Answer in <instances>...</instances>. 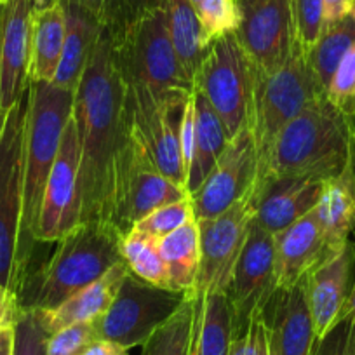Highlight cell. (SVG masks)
<instances>
[{
	"mask_svg": "<svg viewBox=\"0 0 355 355\" xmlns=\"http://www.w3.org/2000/svg\"><path fill=\"white\" fill-rule=\"evenodd\" d=\"M96 338L93 322L75 324L56 331L47 341V355H82Z\"/></svg>",
	"mask_w": 355,
	"mask_h": 355,
	"instance_id": "cell-38",
	"label": "cell"
},
{
	"mask_svg": "<svg viewBox=\"0 0 355 355\" xmlns=\"http://www.w3.org/2000/svg\"><path fill=\"white\" fill-rule=\"evenodd\" d=\"M32 0H11L2 4L0 33V117L6 115L28 91L30 46H32Z\"/></svg>",
	"mask_w": 355,
	"mask_h": 355,
	"instance_id": "cell-17",
	"label": "cell"
},
{
	"mask_svg": "<svg viewBox=\"0 0 355 355\" xmlns=\"http://www.w3.org/2000/svg\"><path fill=\"white\" fill-rule=\"evenodd\" d=\"M115 51L125 84L145 89L155 100H187L193 80L174 53L166 6L115 33Z\"/></svg>",
	"mask_w": 355,
	"mask_h": 355,
	"instance_id": "cell-6",
	"label": "cell"
},
{
	"mask_svg": "<svg viewBox=\"0 0 355 355\" xmlns=\"http://www.w3.org/2000/svg\"><path fill=\"white\" fill-rule=\"evenodd\" d=\"M354 265L355 242L350 241L336 254L322 259L303 279L317 340L326 336L343 317Z\"/></svg>",
	"mask_w": 355,
	"mask_h": 355,
	"instance_id": "cell-19",
	"label": "cell"
},
{
	"mask_svg": "<svg viewBox=\"0 0 355 355\" xmlns=\"http://www.w3.org/2000/svg\"><path fill=\"white\" fill-rule=\"evenodd\" d=\"M256 73L252 61L235 33L214 40L206 51L202 64L193 77L207 103L221 119L228 138L251 128Z\"/></svg>",
	"mask_w": 355,
	"mask_h": 355,
	"instance_id": "cell-7",
	"label": "cell"
},
{
	"mask_svg": "<svg viewBox=\"0 0 355 355\" xmlns=\"http://www.w3.org/2000/svg\"><path fill=\"white\" fill-rule=\"evenodd\" d=\"M315 209L327 254H336L355 232V157L343 173L324 182Z\"/></svg>",
	"mask_w": 355,
	"mask_h": 355,
	"instance_id": "cell-23",
	"label": "cell"
},
{
	"mask_svg": "<svg viewBox=\"0 0 355 355\" xmlns=\"http://www.w3.org/2000/svg\"><path fill=\"white\" fill-rule=\"evenodd\" d=\"M254 218L252 192L211 220L197 221L200 235V268L193 296L227 293L234 266Z\"/></svg>",
	"mask_w": 355,
	"mask_h": 355,
	"instance_id": "cell-14",
	"label": "cell"
},
{
	"mask_svg": "<svg viewBox=\"0 0 355 355\" xmlns=\"http://www.w3.org/2000/svg\"><path fill=\"white\" fill-rule=\"evenodd\" d=\"M259 157L252 129L244 128L228 139L223 153L202 185L190 193L197 221L220 216L254 190Z\"/></svg>",
	"mask_w": 355,
	"mask_h": 355,
	"instance_id": "cell-12",
	"label": "cell"
},
{
	"mask_svg": "<svg viewBox=\"0 0 355 355\" xmlns=\"http://www.w3.org/2000/svg\"><path fill=\"white\" fill-rule=\"evenodd\" d=\"M8 2H11V0H0V4H8Z\"/></svg>",
	"mask_w": 355,
	"mask_h": 355,
	"instance_id": "cell-52",
	"label": "cell"
},
{
	"mask_svg": "<svg viewBox=\"0 0 355 355\" xmlns=\"http://www.w3.org/2000/svg\"><path fill=\"white\" fill-rule=\"evenodd\" d=\"M312 355H355V324L341 317L326 336L317 340Z\"/></svg>",
	"mask_w": 355,
	"mask_h": 355,
	"instance_id": "cell-39",
	"label": "cell"
},
{
	"mask_svg": "<svg viewBox=\"0 0 355 355\" xmlns=\"http://www.w3.org/2000/svg\"><path fill=\"white\" fill-rule=\"evenodd\" d=\"M26 114L28 91L6 115L0 131V289L16 300L32 254L23 239Z\"/></svg>",
	"mask_w": 355,
	"mask_h": 355,
	"instance_id": "cell-4",
	"label": "cell"
},
{
	"mask_svg": "<svg viewBox=\"0 0 355 355\" xmlns=\"http://www.w3.org/2000/svg\"><path fill=\"white\" fill-rule=\"evenodd\" d=\"M193 141H196V107H193V96L190 94L185 103V110H183L182 128H180V145H182V157L187 174L193 159Z\"/></svg>",
	"mask_w": 355,
	"mask_h": 355,
	"instance_id": "cell-41",
	"label": "cell"
},
{
	"mask_svg": "<svg viewBox=\"0 0 355 355\" xmlns=\"http://www.w3.org/2000/svg\"><path fill=\"white\" fill-rule=\"evenodd\" d=\"M355 157V119L326 96L284 125L259 159L258 178H302L327 182Z\"/></svg>",
	"mask_w": 355,
	"mask_h": 355,
	"instance_id": "cell-2",
	"label": "cell"
},
{
	"mask_svg": "<svg viewBox=\"0 0 355 355\" xmlns=\"http://www.w3.org/2000/svg\"><path fill=\"white\" fill-rule=\"evenodd\" d=\"M80 145L82 221H112L115 182L129 141L125 80L115 33L101 28L73 101Z\"/></svg>",
	"mask_w": 355,
	"mask_h": 355,
	"instance_id": "cell-1",
	"label": "cell"
},
{
	"mask_svg": "<svg viewBox=\"0 0 355 355\" xmlns=\"http://www.w3.org/2000/svg\"><path fill=\"white\" fill-rule=\"evenodd\" d=\"M228 355H249V334L248 329L235 333L234 341L230 345V352Z\"/></svg>",
	"mask_w": 355,
	"mask_h": 355,
	"instance_id": "cell-47",
	"label": "cell"
},
{
	"mask_svg": "<svg viewBox=\"0 0 355 355\" xmlns=\"http://www.w3.org/2000/svg\"><path fill=\"white\" fill-rule=\"evenodd\" d=\"M324 2V28L336 25L352 15L355 0H322Z\"/></svg>",
	"mask_w": 355,
	"mask_h": 355,
	"instance_id": "cell-43",
	"label": "cell"
},
{
	"mask_svg": "<svg viewBox=\"0 0 355 355\" xmlns=\"http://www.w3.org/2000/svg\"><path fill=\"white\" fill-rule=\"evenodd\" d=\"M315 207L274 235L275 289L295 288L322 259L329 258Z\"/></svg>",
	"mask_w": 355,
	"mask_h": 355,
	"instance_id": "cell-21",
	"label": "cell"
},
{
	"mask_svg": "<svg viewBox=\"0 0 355 355\" xmlns=\"http://www.w3.org/2000/svg\"><path fill=\"white\" fill-rule=\"evenodd\" d=\"M157 248L166 263L171 289L193 296L200 268V235L197 220L189 221L166 237L157 239Z\"/></svg>",
	"mask_w": 355,
	"mask_h": 355,
	"instance_id": "cell-28",
	"label": "cell"
},
{
	"mask_svg": "<svg viewBox=\"0 0 355 355\" xmlns=\"http://www.w3.org/2000/svg\"><path fill=\"white\" fill-rule=\"evenodd\" d=\"M204 47H209L214 40L237 32L242 12L239 0H200L197 6Z\"/></svg>",
	"mask_w": 355,
	"mask_h": 355,
	"instance_id": "cell-33",
	"label": "cell"
},
{
	"mask_svg": "<svg viewBox=\"0 0 355 355\" xmlns=\"http://www.w3.org/2000/svg\"><path fill=\"white\" fill-rule=\"evenodd\" d=\"M124 234L112 221H82L58 241L56 251L19 293L21 309L47 310L98 281L122 259Z\"/></svg>",
	"mask_w": 355,
	"mask_h": 355,
	"instance_id": "cell-3",
	"label": "cell"
},
{
	"mask_svg": "<svg viewBox=\"0 0 355 355\" xmlns=\"http://www.w3.org/2000/svg\"><path fill=\"white\" fill-rule=\"evenodd\" d=\"M58 2H61V0H32V6L33 9H46L58 4Z\"/></svg>",
	"mask_w": 355,
	"mask_h": 355,
	"instance_id": "cell-49",
	"label": "cell"
},
{
	"mask_svg": "<svg viewBox=\"0 0 355 355\" xmlns=\"http://www.w3.org/2000/svg\"><path fill=\"white\" fill-rule=\"evenodd\" d=\"M275 293L274 235L251 221L242 251L234 266L227 295L235 310V333L248 329Z\"/></svg>",
	"mask_w": 355,
	"mask_h": 355,
	"instance_id": "cell-16",
	"label": "cell"
},
{
	"mask_svg": "<svg viewBox=\"0 0 355 355\" xmlns=\"http://www.w3.org/2000/svg\"><path fill=\"white\" fill-rule=\"evenodd\" d=\"M64 9L61 2L32 12L30 82H53L60 67L64 44Z\"/></svg>",
	"mask_w": 355,
	"mask_h": 355,
	"instance_id": "cell-26",
	"label": "cell"
},
{
	"mask_svg": "<svg viewBox=\"0 0 355 355\" xmlns=\"http://www.w3.org/2000/svg\"><path fill=\"white\" fill-rule=\"evenodd\" d=\"M128 274L129 268L125 261H119L98 281L91 282L80 291L68 296L64 302H61L54 309L33 310H37L44 327L49 334L64 329V327L75 326V324L94 322L112 305Z\"/></svg>",
	"mask_w": 355,
	"mask_h": 355,
	"instance_id": "cell-22",
	"label": "cell"
},
{
	"mask_svg": "<svg viewBox=\"0 0 355 355\" xmlns=\"http://www.w3.org/2000/svg\"><path fill=\"white\" fill-rule=\"evenodd\" d=\"M343 317H348V319L355 324V284H354V288L350 289V293H348L347 302H345Z\"/></svg>",
	"mask_w": 355,
	"mask_h": 355,
	"instance_id": "cell-48",
	"label": "cell"
},
{
	"mask_svg": "<svg viewBox=\"0 0 355 355\" xmlns=\"http://www.w3.org/2000/svg\"><path fill=\"white\" fill-rule=\"evenodd\" d=\"M15 355H47L51 334L33 309H21L15 317Z\"/></svg>",
	"mask_w": 355,
	"mask_h": 355,
	"instance_id": "cell-35",
	"label": "cell"
},
{
	"mask_svg": "<svg viewBox=\"0 0 355 355\" xmlns=\"http://www.w3.org/2000/svg\"><path fill=\"white\" fill-rule=\"evenodd\" d=\"M80 223V145L77 124L71 115L64 128L60 152L44 189L35 228V242L61 241L68 232Z\"/></svg>",
	"mask_w": 355,
	"mask_h": 355,
	"instance_id": "cell-13",
	"label": "cell"
},
{
	"mask_svg": "<svg viewBox=\"0 0 355 355\" xmlns=\"http://www.w3.org/2000/svg\"><path fill=\"white\" fill-rule=\"evenodd\" d=\"M19 310L18 300L0 289V331L11 326Z\"/></svg>",
	"mask_w": 355,
	"mask_h": 355,
	"instance_id": "cell-44",
	"label": "cell"
},
{
	"mask_svg": "<svg viewBox=\"0 0 355 355\" xmlns=\"http://www.w3.org/2000/svg\"><path fill=\"white\" fill-rule=\"evenodd\" d=\"M122 259L136 277L159 288L171 289L166 263L160 258L155 237L136 230L128 232L122 239Z\"/></svg>",
	"mask_w": 355,
	"mask_h": 355,
	"instance_id": "cell-32",
	"label": "cell"
},
{
	"mask_svg": "<svg viewBox=\"0 0 355 355\" xmlns=\"http://www.w3.org/2000/svg\"><path fill=\"white\" fill-rule=\"evenodd\" d=\"M190 296L159 288L129 272L107 312L94 320L98 340L129 348L145 343Z\"/></svg>",
	"mask_w": 355,
	"mask_h": 355,
	"instance_id": "cell-9",
	"label": "cell"
},
{
	"mask_svg": "<svg viewBox=\"0 0 355 355\" xmlns=\"http://www.w3.org/2000/svg\"><path fill=\"white\" fill-rule=\"evenodd\" d=\"M75 91L53 82H30L25 129L23 239L32 252L44 189L60 152L64 128L73 115Z\"/></svg>",
	"mask_w": 355,
	"mask_h": 355,
	"instance_id": "cell-5",
	"label": "cell"
},
{
	"mask_svg": "<svg viewBox=\"0 0 355 355\" xmlns=\"http://www.w3.org/2000/svg\"><path fill=\"white\" fill-rule=\"evenodd\" d=\"M355 44V19L354 16H347L336 25H331L322 30L315 46L306 53L309 63L312 70L315 71L320 85L324 91L329 85L338 64L343 60L345 54L348 53Z\"/></svg>",
	"mask_w": 355,
	"mask_h": 355,
	"instance_id": "cell-30",
	"label": "cell"
},
{
	"mask_svg": "<svg viewBox=\"0 0 355 355\" xmlns=\"http://www.w3.org/2000/svg\"><path fill=\"white\" fill-rule=\"evenodd\" d=\"M64 9V44L53 84L77 91L89 58L93 54L103 26L73 0H61Z\"/></svg>",
	"mask_w": 355,
	"mask_h": 355,
	"instance_id": "cell-24",
	"label": "cell"
},
{
	"mask_svg": "<svg viewBox=\"0 0 355 355\" xmlns=\"http://www.w3.org/2000/svg\"><path fill=\"white\" fill-rule=\"evenodd\" d=\"M166 0H124V11H125V26L132 25L143 16L152 15L157 9L164 8Z\"/></svg>",
	"mask_w": 355,
	"mask_h": 355,
	"instance_id": "cell-42",
	"label": "cell"
},
{
	"mask_svg": "<svg viewBox=\"0 0 355 355\" xmlns=\"http://www.w3.org/2000/svg\"><path fill=\"white\" fill-rule=\"evenodd\" d=\"M187 100L160 101L145 89L125 84L129 139L160 173L185 189L187 169L180 145V128Z\"/></svg>",
	"mask_w": 355,
	"mask_h": 355,
	"instance_id": "cell-10",
	"label": "cell"
},
{
	"mask_svg": "<svg viewBox=\"0 0 355 355\" xmlns=\"http://www.w3.org/2000/svg\"><path fill=\"white\" fill-rule=\"evenodd\" d=\"M242 19L235 37L259 73L281 68L296 47L293 0H239Z\"/></svg>",
	"mask_w": 355,
	"mask_h": 355,
	"instance_id": "cell-15",
	"label": "cell"
},
{
	"mask_svg": "<svg viewBox=\"0 0 355 355\" xmlns=\"http://www.w3.org/2000/svg\"><path fill=\"white\" fill-rule=\"evenodd\" d=\"M270 355H312L315 327L306 302L305 282L291 289H275L261 312Z\"/></svg>",
	"mask_w": 355,
	"mask_h": 355,
	"instance_id": "cell-18",
	"label": "cell"
},
{
	"mask_svg": "<svg viewBox=\"0 0 355 355\" xmlns=\"http://www.w3.org/2000/svg\"><path fill=\"white\" fill-rule=\"evenodd\" d=\"M0 33H2V4H0ZM0 131H2V117H0Z\"/></svg>",
	"mask_w": 355,
	"mask_h": 355,
	"instance_id": "cell-50",
	"label": "cell"
},
{
	"mask_svg": "<svg viewBox=\"0 0 355 355\" xmlns=\"http://www.w3.org/2000/svg\"><path fill=\"white\" fill-rule=\"evenodd\" d=\"M190 2H192V4H193V8H197V6L200 4V0H190Z\"/></svg>",
	"mask_w": 355,
	"mask_h": 355,
	"instance_id": "cell-51",
	"label": "cell"
},
{
	"mask_svg": "<svg viewBox=\"0 0 355 355\" xmlns=\"http://www.w3.org/2000/svg\"><path fill=\"white\" fill-rule=\"evenodd\" d=\"M192 96L196 107V141H193V159L187 174L189 193H193L202 185L230 139L221 119L211 108L199 89L193 87Z\"/></svg>",
	"mask_w": 355,
	"mask_h": 355,
	"instance_id": "cell-27",
	"label": "cell"
},
{
	"mask_svg": "<svg viewBox=\"0 0 355 355\" xmlns=\"http://www.w3.org/2000/svg\"><path fill=\"white\" fill-rule=\"evenodd\" d=\"M0 355H15V326L0 331Z\"/></svg>",
	"mask_w": 355,
	"mask_h": 355,
	"instance_id": "cell-46",
	"label": "cell"
},
{
	"mask_svg": "<svg viewBox=\"0 0 355 355\" xmlns=\"http://www.w3.org/2000/svg\"><path fill=\"white\" fill-rule=\"evenodd\" d=\"M322 185L302 178H258L252 190V220L272 235L279 234L317 206Z\"/></svg>",
	"mask_w": 355,
	"mask_h": 355,
	"instance_id": "cell-20",
	"label": "cell"
},
{
	"mask_svg": "<svg viewBox=\"0 0 355 355\" xmlns=\"http://www.w3.org/2000/svg\"><path fill=\"white\" fill-rule=\"evenodd\" d=\"M192 220H196L192 209V200H190V197H187V199L178 200V202H171L166 204V206L157 207L155 211L146 214L143 220H139L132 227V230L141 232V234L150 235V237L160 239L166 237L167 234L178 230V228Z\"/></svg>",
	"mask_w": 355,
	"mask_h": 355,
	"instance_id": "cell-34",
	"label": "cell"
},
{
	"mask_svg": "<svg viewBox=\"0 0 355 355\" xmlns=\"http://www.w3.org/2000/svg\"><path fill=\"white\" fill-rule=\"evenodd\" d=\"M190 197L185 187L160 173L129 139L117 171L112 223L128 234L139 220L166 204Z\"/></svg>",
	"mask_w": 355,
	"mask_h": 355,
	"instance_id": "cell-11",
	"label": "cell"
},
{
	"mask_svg": "<svg viewBox=\"0 0 355 355\" xmlns=\"http://www.w3.org/2000/svg\"><path fill=\"white\" fill-rule=\"evenodd\" d=\"M326 98L348 119H355V44L338 64L326 89Z\"/></svg>",
	"mask_w": 355,
	"mask_h": 355,
	"instance_id": "cell-36",
	"label": "cell"
},
{
	"mask_svg": "<svg viewBox=\"0 0 355 355\" xmlns=\"http://www.w3.org/2000/svg\"><path fill=\"white\" fill-rule=\"evenodd\" d=\"M91 16L96 18L103 28L112 30L114 33L124 32L125 11L124 0H73Z\"/></svg>",
	"mask_w": 355,
	"mask_h": 355,
	"instance_id": "cell-40",
	"label": "cell"
},
{
	"mask_svg": "<svg viewBox=\"0 0 355 355\" xmlns=\"http://www.w3.org/2000/svg\"><path fill=\"white\" fill-rule=\"evenodd\" d=\"M293 9H295L296 42L306 54L315 46L324 30V2L322 0H293Z\"/></svg>",
	"mask_w": 355,
	"mask_h": 355,
	"instance_id": "cell-37",
	"label": "cell"
},
{
	"mask_svg": "<svg viewBox=\"0 0 355 355\" xmlns=\"http://www.w3.org/2000/svg\"><path fill=\"white\" fill-rule=\"evenodd\" d=\"M196 300L192 355H228L235 336V310L227 293L192 296Z\"/></svg>",
	"mask_w": 355,
	"mask_h": 355,
	"instance_id": "cell-25",
	"label": "cell"
},
{
	"mask_svg": "<svg viewBox=\"0 0 355 355\" xmlns=\"http://www.w3.org/2000/svg\"><path fill=\"white\" fill-rule=\"evenodd\" d=\"M164 6H166L167 28H169L174 53L193 80L207 51L202 44L197 9L190 0H166Z\"/></svg>",
	"mask_w": 355,
	"mask_h": 355,
	"instance_id": "cell-29",
	"label": "cell"
},
{
	"mask_svg": "<svg viewBox=\"0 0 355 355\" xmlns=\"http://www.w3.org/2000/svg\"><path fill=\"white\" fill-rule=\"evenodd\" d=\"M322 96L326 91L298 44L281 68L270 73L258 71L251 129L259 159L288 122Z\"/></svg>",
	"mask_w": 355,
	"mask_h": 355,
	"instance_id": "cell-8",
	"label": "cell"
},
{
	"mask_svg": "<svg viewBox=\"0 0 355 355\" xmlns=\"http://www.w3.org/2000/svg\"><path fill=\"white\" fill-rule=\"evenodd\" d=\"M193 326L196 300L190 296L178 312L141 345V355H192Z\"/></svg>",
	"mask_w": 355,
	"mask_h": 355,
	"instance_id": "cell-31",
	"label": "cell"
},
{
	"mask_svg": "<svg viewBox=\"0 0 355 355\" xmlns=\"http://www.w3.org/2000/svg\"><path fill=\"white\" fill-rule=\"evenodd\" d=\"M82 355H128V350L107 340H94Z\"/></svg>",
	"mask_w": 355,
	"mask_h": 355,
	"instance_id": "cell-45",
	"label": "cell"
}]
</instances>
